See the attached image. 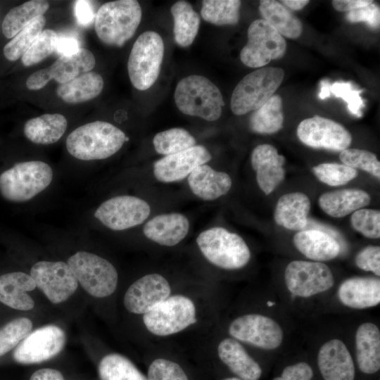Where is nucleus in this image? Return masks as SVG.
Wrapping results in <instances>:
<instances>
[{
    "mask_svg": "<svg viewBox=\"0 0 380 380\" xmlns=\"http://www.w3.org/2000/svg\"><path fill=\"white\" fill-rule=\"evenodd\" d=\"M229 333L235 339L264 350L277 348L283 340V331L273 319L249 314L237 317L229 327Z\"/></svg>",
    "mask_w": 380,
    "mask_h": 380,
    "instance_id": "15",
    "label": "nucleus"
},
{
    "mask_svg": "<svg viewBox=\"0 0 380 380\" xmlns=\"http://www.w3.org/2000/svg\"><path fill=\"white\" fill-rule=\"evenodd\" d=\"M174 19V38L182 47L191 45L195 39L200 26V17L191 5L185 1H179L171 7Z\"/></svg>",
    "mask_w": 380,
    "mask_h": 380,
    "instance_id": "34",
    "label": "nucleus"
},
{
    "mask_svg": "<svg viewBox=\"0 0 380 380\" xmlns=\"http://www.w3.org/2000/svg\"><path fill=\"white\" fill-rule=\"evenodd\" d=\"M357 362L360 370L367 374L380 369V331L371 322L359 326L355 334Z\"/></svg>",
    "mask_w": 380,
    "mask_h": 380,
    "instance_id": "27",
    "label": "nucleus"
},
{
    "mask_svg": "<svg viewBox=\"0 0 380 380\" xmlns=\"http://www.w3.org/2000/svg\"><path fill=\"white\" fill-rule=\"evenodd\" d=\"M168 281L159 274H148L135 281L127 290L124 305L130 312L145 314L170 295Z\"/></svg>",
    "mask_w": 380,
    "mask_h": 380,
    "instance_id": "17",
    "label": "nucleus"
},
{
    "mask_svg": "<svg viewBox=\"0 0 380 380\" xmlns=\"http://www.w3.org/2000/svg\"><path fill=\"white\" fill-rule=\"evenodd\" d=\"M212 158L208 149L196 145L185 151L165 156L153 163L155 177L162 182H173L184 179L198 166Z\"/></svg>",
    "mask_w": 380,
    "mask_h": 380,
    "instance_id": "18",
    "label": "nucleus"
},
{
    "mask_svg": "<svg viewBox=\"0 0 380 380\" xmlns=\"http://www.w3.org/2000/svg\"><path fill=\"white\" fill-rule=\"evenodd\" d=\"M288 290L295 296L308 298L324 292L334 284L333 274L323 262L294 260L284 273Z\"/></svg>",
    "mask_w": 380,
    "mask_h": 380,
    "instance_id": "12",
    "label": "nucleus"
},
{
    "mask_svg": "<svg viewBox=\"0 0 380 380\" xmlns=\"http://www.w3.org/2000/svg\"><path fill=\"white\" fill-rule=\"evenodd\" d=\"M82 288L90 295L104 298L116 289L118 275L115 267L96 254L78 251L68 262Z\"/></svg>",
    "mask_w": 380,
    "mask_h": 380,
    "instance_id": "8",
    "label": "nucleus"
},
{
    "mask_svg": "<svg viewBox=\"0 0 380 380\" xmlns=\"http://www.w3.org/2000/svg\"><path fill=\"white\" fill-rule=\"evenodd\" d=\"M74 11L77 23L81 26H89L95 20L96 13L90 1H76Z\"/></svg>",
    "mask_w": 380,
    "mask_h": 380,
    "instance_id": "51",
    "label": "nucleus"
},
{
    "mask_svg": "<svg viewBox=\"0 0 380 380\" xmlns=\"http://www.w3.org/2000/svg\"><path fill=\"white\" fill-rule=\"evenodd\" d=\"M371 197L357 189H345L329 191L319 198L322 210L333 217H343L369 204Z\"/></svg>",
    "mask_w": 380,
    "mask_h": 380,
    "instance_id": "29",
    "label": "nucleus"
},
{
    "mask_svg": "<svg viewBox=\"0 0 380 380\" xmlns=\"http://www.w3.org/2000/svg\"><path fill=\"white\" fill-rule=\"evenodd\" d=\"M65 334L58 326L50 324L30 331L16 346L13 360L22 365L39 364L58 355L65 343Z\"/></svg>",
    "mask_w": 380,
    "mask_h": 380,
    "instance_id": "11",
    "label": "nucleus"
},
{
    "mask_svg": "<svg viewBox=\"0 0 380 380\" xmlns=\"http://www.w3.org/2000/svg\"><path fill=\"white\" fill-rule=\"evenodd\" d=\"M32 323L27 317H18L0 328V357L15 348L32 331Z\"/></svg>",
    "mask_w": 380,
    "mask_h": 380,
    "instance_id": "41",
    "label": "nucleus"
},
{
    "mask_svg": "<svg viewBox=\"0 0 380 380\" xmlns=\"http://www.w3.org/2000/svg\"><path fill=\"white\" fill-rule=\"evenodd\" d=\"M346 18L350 23L365 22L371 27L377 29L380 23V9L378 6L371 4L367 6L349 11Z\"/></svg>",
    "mask_w": 380,
    "mask_h": 380,
    "instance_id": "49",
    "label": "nucleus"
},
{
    "mask_svg": "<svg viewBox=\"0 0 380 380\" xmlns=\"http://www.w3.org/2000/svg\"><path fill=\"white\" fill-rule=\"evenodd\" d=\"M281 68L267 67L246 75L236 86L231 97V109L237 115L256 110L265 104L281 84Z\"/></svg>",
    "mask_w": 380,
    "mask_h": 380,
    "instance_id": "6",
    "label": "nucleus"
},
{
    "mask_svg": "<svg viewBox=\"0 0 380 380\" xmlns=\"http://www.w3.org/2000/svg\"><path fill=\"white\" fill-rule=\"evenodd\" d=\"M29 380H65L63 374L57 369L43 367L34 371Z\"/></svg>",
    "mask_w": 380,
    "mask_h": 380,
    "instance_id": "54",
    "label": "nucleus"
},
{
    "mask_svg": "<svg viewBox=\"0 0 380 380\" xmlns=\"http://www.w3.org/2000/svg\"><path fill=\"white\" fill-rule=\"evenodd\" d=\"M196 243L204 257L222 269L241 268L251 258L250 250L244 240L223 227H216L202 232Z\"/></svg>",
    "mask_w": 380,
    "mask_h": 380,
    "instance_id": "5",
    "label": "nucleus"
},
{
    "mask_svg": "<svg viewBox=\"0 0 380 380\" xmlns=\"http://www.w3.org/2000/svg\"><path fill=\"white\" fill-rule=\"evenodd\" d=\"M49 8V4L43 0H31L11 8L2 23L4 35L13 39L32 20L43 15Z\"/></svg>",
    "mask_w": 380,
    "mask_h": 380,
    "instance_id": "35",
    "label": "nucleus"
},
{
    "mask_svg": "<svg viewBox=\"0 0 380 380\" xmlns=\"http://www.w3.org/2000/svg\"><path fill=\"white\" fill-rule=\"evenodd\" d=\"M317 364L324 380H354L353 360L345 343L331 339L320 348Z\"/></svg>",
    "mask_w": 380,
    "mask_h": 380,
    "instance_id": "20",
    "label": "nucleus"
},
{
    "mask_svg": "<svg viewBox=\"0 0 380 380\" xmlns=\"http://www.w3.org/2000/svg\"><path fill=\"white\" fill-rule=\"evenodd\" d=\"M241 4L238 0H204L201 14L204 20L216 25H234L239 19Z\"/></svg>",
    "mask_w": 380,
    "mask_h": 380,
    "instance_id": "39",
    "label": "nucleus"
},
{
    "mask_svg": "<svg viewBox=\"0 0 380 380\" xmlns=\"http://www.w3.org/2000/svg\"><path fill=\"white\" fill-rule=\"evenodd\" d=\"M339 158L343 164L347 166L366 171L376 178L380 177V162L372 152L357 148H346L340 153Z\"/></svg>",
    "mask_w": 380,
    "mask_h": 380,
    "instance_id": "44",
    "label": "nucleus"
},
{
    "mask_svg": "<svg viewBox=\"0 0 380 380\" xmlns=\"http://www.w3.org/2000/svg\"><path fill=\"white\" fill-rule=\"evenodd\" d=\"M355 265L361 270L380 275V247L369 246L362 249L355 256Z\"/></svg>",
    "mask_w": 380,
    "mask_h": 380,
    "instance_id": "48",
    "label": "nucleus"
},
{
    "mask_svg": "<svg viewBox=\"0 0 380 380\" xmlns=\"http://www.w3.org/2000/svg\"><path fill=\"white\" fill-rule=\"evenodd\" d=\"M330 92L347 103L350 113L357 117L362 116V109L365 104L360 96L361 91L354 89L350 82H336L331 84Z\"/></svg>",
    "mask_w": 380,
    "mask_h": 380,
    "instance_id": "47",
    "label": "nucleus"
},
{
    "mask_svg": "<svg viewBox=\"0 0 380 380\" xmlns=\"http://www.w3.org/2000/svg\"><path fill=\"white\" fill-rule=\"evenodd\" d=\"M312 170L319 181L333 186L346 184L357 176L356 169L344 164L322 163L313 167Z\"/></svg>",
    "mask_w": 380,
    "mask_h": 380,
    "instance_id": "42",
    "label": "nucleus"
},
{
    "mask_svg": "<svg viewBox=\"0 0 380 380\" xmlns=\"http://www.w3.org/2000/svg\"><path fill=\"white\" fill-rule=\"evenodd\" d=\"M148 203L128 195L113 197L102 203L94 217L111 230L121 231L142 224L149 216Z\"/></svg>",
    "mask_w": 380,
    "mask_h": 380,
    "instance_id": "13",
    "label": "nucleus"
},
{
    "mask_svg": "<svg viewBox=\"0 0 380 380\" xmlns=\"http://www.w3.org/2000/svg\"><path fill=\"white\" fill-rule=\"evenodd\" d=\"M284 5L293 10H300L304 8L308 3V0H283L281 1Z\"/></svg>",
    "mask_w": 380,
    "mask_h": 380,
    "instance_id": "56",
    "label": "nucleus"
},
{
    "mask_svg": "<svg viewBox=\"0 0 380 380\" xmlns=\"http://www.w3.org/2000/svg\"><path fill=\"white\" fill-rule=\"evenodd\" d=\"M52 179V169L44 162L18 163L1 173L0 194L7 201L25 202L44 191Z\"/></svg>",
    "mask_w": 380,
    "mask_h": 380,
    "instance_id": "4",
    "label": "nucleus"
},
{
    "mask_svg": "<svg viewBox=\"0 0 380 380\" xmlns=\"http://www.w3.org/2000/svg\"><path fill=\"white\" fill-rule=\"evenodd\" d=\"M312 376L311 367L308 363L301 362L287 366L283 370L281 376L272 380H311Z\"/></svg>",
    "mask_w": 380,
    "mask_h": 380,
    "instance_id": "50",
    "label": "nucleus"
},
{
    "mask_svg": "<svg viewBox=\"0 0 380 380\" xmlns=\"http://www.w3.org/2000/svg\"><path fill=\"white\" fill-rule=\"evenodd\" d=\"M187 180L193 194L205 201L215 200L225 195L232 184L229 175L217 171L206 164L196 167Z\"/></svg>",
    "mask_w": 380,
    "mask_h": 380,
    "instance_id": "25",
    "label": "nucleus"
},
{
    "mask_svg": "<svg viewBox=\"0 0 380 380\" xmlns=\"http://www.w3.org/2000/svg\"><path fill=\"white\" fill-rule=\"evenodd\" d=\"M103 84V80L99 74L88 72L61 84L56 89V94L66 103H79L99 96Z\"/></svg>",
    "mask_w": 380,
    "mask_h": 380,
    "instance_id": "31",
    "label": "nucleus"
},
{
    "mask_svg": "<svg viewBox=\"0 0 380 380\" xmlns=\"http://www.w3.org/2000/svg\"><path fill=\"white\" fill-rule=\"evenodd\" d=\"M175 101L184 114L208 121L220 118L224 102L218 87L201 75H190L177 84Z\"/></svg>",
    "mask_w": 380,
    "mask_h": 380,
    "instance_id": "3",
    "label": "nucleus"
},
{
    "mask_svg": "<svg viewBox=\"0 0 380 380\" xmlns=\"http://www.w3.org/2000/svg\"><path fill=\"white\" fill-rule=\"evenodd\" d=\"M80 44L76 37L60 36L57 37L55 51L62 56H70L80 50Z\"/></svg>",
    "mask_w": 380,
    "mask_h": 380,
    "instance_id": "52",
    "label": "nucleus"
},
{
    "mask_svg": "<svg viewBox=\"0 0 380 380\" xmlns=\"http://www.w3.org/2000/svg\"><path fill=\"white\" fill-rule=\"evenodd\" d=\"M321 89L319 93V98L320 99H324L325 98L329 97L330 92V86L331 84L328 80H322L320 82Z\"/></svg>",
    "mask_w": 380,
    "mask_h": 380,
    "instance_id": "57",
    "label": "nucleus"
},
{
    "mask_svg": "<svg viewBox=\"0 0 380 380\" xmlns=\"http://www.w3.org/2000/svg\"><path fill=\"white\" fill-rule=\"evenodd\" d=\"M32 277L22 272L0 275V302L18 310H30L34 301L27 293L36 288Z\"/></svg>",
    "mask_w": 380,
    "mask_h": 380,
    "instance_id": "24",
    "label": "nucleus"
},
{
    "mask_svg": "<svg viewBox=\"0 0 380 380\" xmlns=\"http://www.w3.org/2000/svg\"><path fill=\"white\" fill-rule=\"evenodd\" d=\"M153 144L156 151L165 156L190 148L196 141L186 129L175 127L156 134Z\"/></svg>",
    "mask_w": 380,
    "mask_h": 380,
    "instance_id": "40",
    "label": "nucleus"
},
{
    "mask_svg": "<svg viewBox=\"0 0 380 380\" xmlns=\"http://www.w3.org/2000/svg\"><path fill=\"white\" fill-rule=\"evenodd\" d=\"M58 35L54 30H44L21 57L23 64L29 67L41 62L55 51Z\"/></svg>",
    "mask_w": 380,
    "mask_h": 380,
    "instance_id": "43",
    "label": "nucleus"
},
{
    "mask_svg": "<svg viewBox=\"0 0 380 380\" xmlns=\"http://www.w3.org/2000/svg\"><path fill=\"white\" fill-rule=\"evenodd\" d=\"M259 11L263 20L270 23L281 36L296 39L300 35L303 30L301 22L278 1H260Z\"/></svg>",
    "mask_w": 380,
    "mask_h": 380,
    "instance_id": "32",
    "label": "nucleus"
},
{
    "mask_svg": "<svg viewBox=\"0 0 380 380\" xmlns=\"http://www.w3.org/2000/svg\"><path fill=\"white\" fill-rule=\"evenodd\" d=\"M30 275L36 286L54 304L68 300L78 287L72 269L62 261H39L32 267Z\"/></svg>",
    "mask_w": 380,
    "mask_h": 380,
    "instance_id": "14",
    "label": "nucleus"
},
{
    "mask_svg": "<svg viewBox=\"0 0 380 380\" xmlns=\"http://www.w3.org/2000/svg\"><path fill=\"white\" fill-rule=\"evenodd\" d=\"M310 201L301 192H292L281 196L276 205L275 222L287 229L301 231L307 227Z\"/></svg>",
    "mask_w": 380,
    "mask_h": 380,
    "instance_id": "26",
    "label": "nucleus"
},
{
    "mask_svg": "<svg viewBox=\"0 0 380 380\" xmlns=\"http://www.w3.org/2000/svg\"><path fill=\"white\" fill-rule=\"evenodd\" d=\"M101 380H147L126 357L118 353L105 355L98 365Z\"/></svg>",
    "mask_w": 380,
    "mask_h": 380,
    "instance_id": "37",
    "label": "nucleus"
},
{
    "mask_svg": "<svg viewBox=\"0 0 380 380\" xmlns=\"http://www.w3.org/2000/svg\"><path fill=\"white\" fill-rule=\"evenodd\" d=\"M164 54L161 37L153 31L143 32L131 50L127 70L132 85L139 90L150 88L158 79Z\"/></svg>",
    "mask_w": 380,
    "mask_h": 380,
    "instance_id": "7",
    "label": "nucleus"
},
{
    "mask_svg": "<svg viewBox=\"0 0 380 380\" xmlns=\"http://www.w3.org/2000/svg\"><path fill=\"white\" fill-rule=\"evenodd\" d=\"M373 3L370 0H334L332 1L334 8L338 11H350L354 9L367 6Z\"/></svg>",
    "mask_w": 380,
    "mask_h": 380,
    "instance_id": "55",
    "label": "nucleus"
},
{
    "mask_svg": "<svg viewBox=\"0 0 380 380\" xmlns=\"http://www.w3.org/2000/svg\"><path fill=\"white\" fill-rule=\"evenodd\" d=\"M95 63L94 54L87 49L80 48L72 55L60 56L49 68L52 79L63 84L83 73L90 72Z\"/></svg>",
    "mask_w": 380,
    "mask_h": 380,
    "instance_id": "33",
    "label": "nucleus"
},
{
    "mask_svg": "<svg viewBox=\"0 0 380 380\" xmlns=\"http://www.w3.org/2000/svg\"><path fill=\"white\" fill-rule=\"evenodd\" d=\"M282 101L273 95L265 104L255 110L250 118V127L258 134H273L283 126Z\"/></svg>",
    "mask_w": 380,
    "mask_h": 380,
    "instance_id": "36",
    "label": "nucleus"
},
{
    "mask_svg": "<svg viewBox=\"0 0 380 380\" xmlns=\"http://www.w3.org/2000/svg\"><path fill=\"white\" fill-rule=\"evenodd\" d=\"M222 380H242V379L237 377H229V378H225Z\"/></svg>",
    "mask_w": 380,
    "mask_h": 380,
    "instance_id": "58",
    "label": "nucleus"
},
{
    "mask_svg": "<svg viewBox=\"0 0 380 380\" xmlns=\"http://www.w3.org/2000/svg\"><path fill=\"white\" fill-rule=\"evenodd\" d=\"M286 49L284 38L263 19L254 20L248 30V42L240 53L241 62L260 68L281 58Z\"/></svg>",
    "mask_w": 380,
    "mask_h": 380,
    "instance_id": "10",
    "label": "nucleus"
},
{
    "mask_svg": "<svg viewBox=\"0 0 380 380\" xmlns=\"http://www.w3.org/2000/svg\"><path fill=\"white\" fill-rule=\"evenodd\" d=\"M143 322L153 334L171 335L196 322V308L186 296H169L144 314Z\"/></svg>",
    "mask_w": 380,
    "mask_h": 380,
    "instance_id": "9",
    "label": "nucleus"
},
{
    "mask_svg": "<svg viewBox=\"0 0 380 380\" xmlns=\"http://www.w3.org/2000/svg\"><path fill=\"white\" fill-rule=\"evenodd\" d=\"M293 241L303 255L316 262L332 260L341 251L337 240L329 233L319 229L301 230L295 234Z\"/></svg>",
    "mask_w": 380,
    "mask_h": 380,
    "instance_id": "23",
    "label": "nucleus"
},
{
    "mask_svg": "<svg viewBox=\"0 0 380 380\" xmlns=\"http://www.w3.org/2000/svg\"><path fill=\"white\" fill-rule=\"evenodd\" d=\"M217 353L220 360L229 369L242 380H258L262 369L236 339L227 338L222 340Z\"/></svg>",
    "mask_w": 380,
    "mask_h": 380,
    "instance_id": "28",
    "label": "nucleus"
},
{
    "mask_svg": "<svg viewBox=\"0 0 380 380\" xmlns=\"http://www.w3.org/2000/svg\"><path fill=\"white\" fill-rule=\"evenodd\" d=\"M297 135L301 142L310 147L334 151L346 149L352 141L350 132L343 126L318 115L301 121Z\"/></svg>",
    "mask_w": 380,
    "mask_h": 380,
    "instance_id": "16",
    "label": "nucleus"
},
{
    "mask_svg": "<svg viewBox=\"0 0 380 380\" xmlns=\"http://www.w3.org/2000/svg\"><path fill=\"white\" fill-rule=\"evenodd\" d=\"M285 162L284 156L270 144H260L253 149L251 165L256 172L258 184L266 195L271 194L284 180Z\"/></svg>",
    "mask_w": 380,
    "mask_h": 380,
    "instance_id": "19",
    "label": "nucleus"
},
{
    "mask_svg": "<svg viewBox=\"0 0 380 380\" xmlns=\"http://www.w3.org/2000/svg\"><path fill=\"white\" fill-rule=\"evenodd\" d=\"M52 79L49 68L33 72L26 80V86L30 90L42 89Z\"/></svg>",
    "mask_w": 380,
    "mask_h": 380,
    "instance_id": "53",
    "label": "nucleus"
},
{
    "mask_svg": "<svg viewBox=\"0 0 380 380\" xmlns=\"http://www.w3.org/2000/svg\"><path fill=\"white\" fill-rule=\"evenodd\" d=\"M44 15H39L32 20L19 32L4 48V55L10 61L21 58L39 35L46 25Z\"/></svg>",
    "mask_w": 380,
    "mask_h": 380,
    "instance_id": "38",
    "label": "nucleus"
},
{
    "mask_svg": "<svg viewBox=\"0 0 380 380\" xmlns=\"http://www.w3.org/2000/svg\"><path fill=\"white\" fill-rule=\"evenodd\" d=\"M147 380H189L184 371L176 362L156 359L148 369Z\"/></svg>",
    "mask_w": 380,
    "mask_h": 380,
    "instance_id": "46",
    "label": "nucleus"
},
{
    "mask_svg": "<svg viewBox=\"0 0 380 380\" xmlns=\"http://www.w3.org/2000/svg\"><path fill=\"white\" fill-rule=\"evenodd\" d=\"M141 19V8L137 1H110L98 9L94 28L102 42L109 46H122L133 37Z\"/></svg>",
    "mask_w": 380,
    "mask_h": 380,
    "instance_id": "2",
    "label": "nucleus"
},
{
    "mask_svg": "<svg viewBox=\"0 0 380 380\" xmlns=\"http://www.w3.org/2000/svg\"><path fill=\"white\" fill-rule=\"evenodd\" d=\"M67 126L68 122L64 115L47 113L27 120L24 125V134L34 144H51L62 137Z\"/></svg>",
    "mask_w": 380,
    "mask_h": 380,
    "instance_id": "30",
    "label": "nucleus"
},
{
    "mask_svg": "<svg viewBox=\"0 0 380 380\" xmlns=\"http://www.w3.org/2000/svg\"><path fill=\"white\" fill-rule=\"evenodd\" d=\"M129 140L125 133L105 121H94L73 130L66 139V148L82 160H102L117 153Z\"/></svg>",
    "mask_w": 380,
    "mask_h": 380,
    "instance_id": "1",
    "label": "nucleus"
},
{
    "mask_svg": "<svg viewBox=\"0 0 380 380\" xmlns=\"http://www.w3.org/2000/svg\"><path fill=\"white\" fill-rule=\"evenodd\" d=\"M338 296L342 304L350 308L376 306L380 302V280L363 277L347 279L340 285Z\"/></svg>",
    "mask_w": 380,
    "mask_h": 380,
    "instance_id": "22",
    "label": "nucleus"
},
{
    "mask_svg": "<svg viewBox=\"0 0 380 380\" xmlns=\"http://www.w3.org/2000/svg\"><path fill=\"white\" fill-rule=\"evenodd\" d=\"M189 229L187 217L178 213L156 215L144 226L143 232L148 239L165 246H173L182 241Z\"/></svg>",
    "mask_w": 380,
    "mask_h": 380,
    "instance_id": "21",
    "label": "nucleus"
},
{
    "mask_svg": "<svg viewBox=\"0 0 380 380\" xmlns=\"http://www.w3.org/2000/svg\"><path fill=\"white\" fill-rule=\"evenodd\" d=\"M354 229L369 239L380 237V212L377 210L361 208L350 217Z\"/></svg>",
    "mask_w": 380,
    "mask_h": 380,
    "instance_id": "45",
    "label": "nucleus"
}]
</instances>
